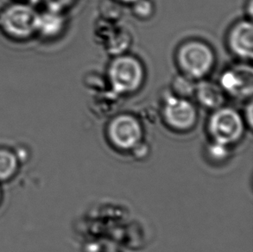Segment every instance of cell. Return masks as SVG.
Listing matches in <instances>:
<instances>
[{
	"label": "cell",
	"mask_w": 253,
	"mask_h": 252,
	"mask_svg": "<svg viewBox=\"0 0 253 252\" xmlns=\"http://www.w3.org/2000/svg\"><path fill=\"white\" fill-rule=\"evenodd\" d=\"M219 85L223 91L239 99H246L253 94V73L252 67L239 65L223 74Z\"/></svg>",
	"instance_id": "obj_7"
},
{
	"label": "cell",
	"mask_w": 253,
	"mask_h": 252,
	"mask_svg": "<svg viewBox=\"0 0 253 252\" xmlns=\"http://www.w3.org/2000/svg\"><path fill=\"white\" fill-rule=\"evenodd\" d=\"M177 60L185 75L192 79H201L212 69L214 55L204 42L190 41L179 48Z\"/></svg>",
	"instance_id": "obj_3"
},
{
	"label": "cell",
	"mask_w": 253,
	"mask_h": 252,
	"mask_svg": "<svg viewBox=\"0 0 253 252\" xmlns=\"http://www.w3.org/2000/svg\"><path fill=\"white\" fill-rule=\"evenodd\" d=\"M133 12L136 16L141 18L151 17L153 13V3L151 0H137L133 3Z\"/></svg>",
	"instance_id": "obj_15"
},
{
	"label": "cell",
	"mask_w": 253,
	"mask_h": 252,
	"mask_svg": "<svg viewBox=\"0 0 253 252\" xmlns=\"http://www.w3.org/2000/svg\"><path fill=\"white\" fill-rule=\"evenodd\" d=\"M226 145H224L222 143H217L213 141V143L211 144L209 148V153L211 156L215 157L216 159H222L226 157V154L228 152Z\"/></svg>",
	"instance_id": "obj_16"
},
{
	"label": "cell",
	"mask_w": 253,
	"mask_h": 252,
	"mask_svg": "<svg viewBox=\"0 0 253 252\" xmlns=\"http://www.w3.org/2000/svg\"><path fill=\"white\" fill-rule=\"evenodd\" d=\"M247 117L248 119V125L252 127L253 126V104L250 102L249 106L247 107Z\"/></svg>",
	"instance_id": "obj_18"
},
{
	"label": "cell",
	"mask_w": 253,
	"mask_h": 252,
	"mask_svg": "<svg viewBox=\"0 0 253 252\" xmlns=\"http://www.w3.org/2000/svg\"><path fill=\"white\" fill-rule=\"evenodd\" d=\"M107 52L113 55H123L130 44V35L121 28L115 27L104 42Z\"/></svg>",
	"instance_id": "obj_12"
},
{
	"label": "cell",
	"mask_w": 253,
	"mask_h": 252,
	"mask_svg": "<svg viewBox=\"0 0 253 252\" xmlns=\"http://www.w3.org/2000/svg\"><path fill=\"white\" fill-rule=\"evenodd\" d=\"M163 113L166 123L177 130H187L194 126L197 113L188 99L179 98L172 92L164 96Z\"/></svg>",
	"instance_id": "obj_6"
},
{
	"label": "cell",
	"mask_w": 253,
	"mask_h": 252,
	"mask_svg": "<svg viewBox=\"0 0 253 252\" xmlns=\"http://www.w3.org/2000/svg\"><path fill=\"white\" fill-rule=\"evenodd\" d=\"M65 20L61 11L47 8L42 12H38L36 32L44 38H54L62 32Z\"/></svg>",
	"instance_id": "obj_9"
},
{
	"label": "cell",
	"mask_w": 253,
	"mask_h": 252,
	"mask_svg": "<svg viewBox=\"0 0 253 252\" xmlns=\"http://www.w3.org/2000/svg\"><path fill=\"white\" fill-rule=\"evenodd\" d=\"M144 81V68L140 62L129 55H118L108 68V82L117 94L134 92Z\"/></svg>",
	"instance_id": "obj_1"
},
{
	"label": "cell",
	"mask_w": 253,
	"mask_h": 252,
	"mask_svg": "<svg viewBox=\"0 0 253 252\" xmlns=\"http://www.w3.org/2000/svg\"><path fill=\"white\" fill-rule=\"evenodd\" d=\"M20 167V161L14 150L0 148V184L16 177Z\"/></svg>",
	"instance_id": "obj_11"
},
{
	"label": "cell",
	"mask_w": 253,
	"mask_h": 252,
	"mask_svg": "<svg viewBox=\"0 0 253 252\" xmlns=\"http://www.w3.org/2000/svg\"><path fill=\"white\" fill-rule=\"evenodd\" d=\"M120 1H122L124 3H134L135 2H137V0H120Z\"/></svg>",
	"instance_id": "obj_19"
},
{
	"label": "cell",
	"mask_w": 253,
	"mask_h": 252,
	"mask_svg": "<svg viewBox=\"0 0 253 252\" xmlns=\"http://www.w3.org/2000/svg\"><path fill=\"white\" fill-rule=\"evenodd\" d=\"M99 12L103 20L113 23L123 15V8L117 0H103L99 5Z\"/></svg>",
	"instance_id": "obj_14"
},
{
	"label": "cell",
	"mask_w": 253,
	"mask_h": 252,
	"mask_svg": "<svg viewBox=\"0 0 253 252\" xmlns=\"http://www.w3.org/2000/svg\"><path fill=\"white\" fill-rule=\"evenodd\" d=\"M232 51L240 58L249 60L253 55V27L251 21H242L232 29L228 37Z\"/></svg>",
	"instance_id": "obj_8"
},
{
	"label": "cell",
	"mask_w": 253,
	"mask_h": 252,
	"mask_svg": "<svg viewBox=\"0 0 253 252\" xmlns=\"http://www.w3.org/2000/svg\"><path fill=\"white\" fill-rule=\"evenodd\" d=\"M108 136L113 145L120 150H133L142 142L143 129L139 121L131 115L114 118L108 126Z\"/></svg>",
	"instance_id": "obj_5"
},
{
	"label": "cell",
	"mask_w": 253,
	"mask_h": 252,
	"mask_svg": "<svg viewBox=\"0 0 253 252\" xmlns=\"http://www.w3.org/2000/svg\"><path fill=\"white\" fill-rule=\"evenodd\" d=\"M47 8L51 10L62 11L66 7L69 6L74 0H42Z\"/></svg>",
	"instance_id": "obj_17"
},
{
	"label": "cell",
	"mask_w": 253,
	"mask_h": 252,
	"mask_svg": "<svg viewBox=\"0 0 253 252\" xmlns=\"http://www.w3.org/2000/svg\"><path fill=\"white\" fill-rule=\"evenodd\" d=\"M195 94L199 102L209 109H218L225 100L220 85L209 81H202L196 84Z\"/></svg>",
	"instance_id": "obj_10"
},
{
	"label": "cell",
	"mask_w": 253,
	"mask_h": 252,
	"mask_svg": "<svg viewBox=\"0 0 253 252\" xmlns=\"http://www.w3.org/2000/svg\"><path fill=\"white\" fill-rule=\"evenodd\" d=\"M243 119L232 108H218L209 120V129L214 142L229 146L242 136Z\"/></svg>",
	"instance_id": "obj_4"
},
{
	"label": "cell",
	"mask_w": 253,
	"mask_h": 252,
	"mask_svg": "<svg viewBox=\"0 0 253 252\" xmlns=\"http://www.w3.org/2000/svg\"><path fill=\"white\" fill-rule=\"evenodd\" d=\"M193 80L194 79L190 78L187 75H176L171 83L172 93L183 99H187L188 97L194 95L196 84Z\"/></svg>",
	"instance_id": "obj_13"
},
{
	"label": "cell",
	"mask_w": 253,
	"mask_h": 252,
	"mask_svg": "<svg viewBox=\"0 0 253 252\" xmlns=\"http://www.w3.org/2000/svg\"><path fill=\"white\" fill-rule=\"evenodd\" d=\"M38 12L26 3H14L0 14V27L11 38L24 40L36 33Z\"/></svg>",
	"instance_id": "obj_2"
},
{
	"label": "cell",
	"mask_w": 253,
	"mask_h": 252,
	"mask_svg": "<svg viewBox=\"0 0 253 252\" xmlns=\"http://www.w3.org/2000/svg\"><path fill=\"white\" fill-rule=\"evenodd\" d=\"M2 200H3V191H2L1 184H0V205L2 203Z\"/></svg>",
	"instance_id": "obj_20"
}]
</instances>
